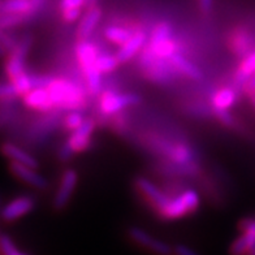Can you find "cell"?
<instances>
[{"mask_svg": "<svg viewBox=\"0 0 255 255\" xmlns=\"http://www.w3.org/2000/svg\"><path fill=\"white\" fill-rule=\"evenodd\" d=\"M47 90L57 110H69L72 112L85 106L84 91L71 81L54 78Z\"/></svg>", "mask_w": 255, "mask_h": 255, "instance_id": "6da1fadb", "label": "cell"}, {"mask_svg": "<svg viewBox=\"0 0 255 255\" xmlns=\"http://www.w3.org/2000/svg\"><path fill=\"white\" fill-rule=\"evenodd\" d=\"M139 65L143 69L144 76L155 84H171L180 74L171 61L155 57L147 48H144L139 55Z\"/></svg>", "mask_w": 255, "mask_h": 255, "instance_id": "7a4b0ae2", "label": "cell"}, {"mask_svg": "<svg viewBox=\"0 0 255 255\" xmlns=\"http://www.w3.org/2000/svg\"><path fill=\"white\" fill-rule=\"evenodd\" d=\"M76 54H77L81 68L86 74L89 93L91 95H97L101 90L102 82L101 73L97 69V48L88 40H80L76 46Z\"/></svg>", "mask_w": 255, "mask_h": 255, "instance_id": "3957f363", "label": "cell"}, {"mask_svg": "<svg viewBox=\"0 0 255 255\" xmlns=\"http://www.w3.org/2000/svg\"><path fill=\"white\" fill-rule=\"evenodd\" d=\"M147 48L155 57L169 60L173 55L178 54L177 46L172 39V27L167 22H160L152 29Z\"/></svg>", "mask_w": 255, "mask_h": 255, "instance_id": "277c9868", "label": "cell"}, {"mask_svg": "<svg viewBox=\"0 0 255 255\" xmlns=\"http://www.w3.org/2000/svg\"><path fill=\"white\" fill-rule=\"evenodd\" d=\"M201 205V198L195 190H185L182 194L177 195L176 198H171L169 203L163 210L159 211V216L165 220H175L182 218L186 214L197 211Z\"/></svg>", "mask_w": 255, "mask_h": 255, "instance_id": "5b68a950", "label": "cell"}, {"mask_svg": "<svg viewBox=\"0 0 255 255\" xmlns=\"http://www.w3.org/2000/svg\"><path fill=\"white\" fill-rule=\"evenodd\" d=\"M148 144L152 150L167 156L172 163L176 164H190L195 163V152L193 148L185 146V144H176L172 142L163 139V138L151 137L148 138Z\"/></svg>", "mask_w": 255, "mask_h": 255, "instance_id": "8992f818", "label": "cell"}, {"mask_svg": "<svg viewBox=\"0 0 255 255\" xmlns=\"http://www.w3.org/2000/svg\"><path fill=\"white\" fill-rule=\"evenodd\" d=\"M33 44V37L31 35H25L17 42V46L9 54L5 63V72L9 78V81H13L14 78L20 77L25 74V59Z\"/></svg>", "mask_w": 255, "mask_h": 255, "instance_id": "52a82bcc", "label": "cell"}, {"mask_svg": "<svg viewBox=\"0 0 255 255\" xmlns=\"http://www.w3.org/2000/svg\"><path fill=\"white\" fill-rule=\"evenodd\" d=\"M35 205H37V201H35L33 195H18V197L8 202L7 205L1 208L0 216H1L4 222L12 223L14 220H18L22 216L27 215L30 211H33Z\"/></svg>", "mask_w": 255, "mask_h": 255, "instance_id": "ba28073f", "label": "cell"}, {"mask_svg": "<svg viewBox=\"0 0 255 255\" xmlns=\"http://www.w3.org/2000/svg\"><path fill=\"white\" fill-rule=\"evenodd\" d=\"M141 102V98L137 94H116L112 91L104 93L101 98V111L104 115H115L125 108L135 106Z\"/></svg>", "mask_w": 255, "mask_h": 255, "instance_id": "9c48e42d", "label": "cell"}, {"mask_svg": "<svg viewBox=\"0 0 255 255\" xmlns=\"http://www.w3.org/2000/svg\"><path fill=\"white\" fill-rule=\"evenodd\" d=\"M242 235L239 239L232 242L229 246L231 255H248L255 249V220L254 219H244L240 223Z\"/></svg>", "mask_w": 255, "mask_h": 255, "instance_id": "30bf717a", "label": "cell"}, {"mask_svg": "<svg viewBox=\"0 0 255 255\" xmlns=\"http://www.w3.org/2000/svg\"><path fill=\"white\" fill-rule=\"evenodd\" d=\"M78 184V173L76 169H67L61 176V181L59 184V189H57L56 194L54 198V208L60 211L65 206L69 203L72 195H73L76 186Z\"/></svg>", "mask_w": 255, "mask_h": 255, "instance_id": "8fae6325", "label": "cell"}, {"mask_svg": "<svg viewBox=\"0 0 255 255\" xmlns=\"http://www.w3.org/2000/svg\"><path fill=\"white\" fill-rule=\"evenodd\" d=\"M129 236L138 245L143 246V248L151 250L152 253L158 255H172L173 254V248L168 245L167 242L160 241V240L155 239L154 236L148 235L147 232L143 231L142 228L138 227H131L129 228Z\"/></svg>", "mask_w": 255, "mask_h": 255, "instance_id": "7c38bea8", "label": "cell"}, {"mask_svg": "<svg viewBox=\"0 0 255 255\" xmlns=\"http://www.w3.org/2000/svg\"><path fill=\"white\" fill-rule=\"evenodd\" d=\"M134 184L138 190L141 191L144 198H147L150 201V203L158 210V212L160 210H163L169 203V201H171L169 195L165 194L164 191H161L154 182H151L147 178L137 177Z\"/></svg>", "mask_w": 255, "mask_h": 255, "instance_id": "4fadbf2b", "label": "cell"}, {"mask_svg": "<svg viewBox=\"0 0 255 255\" xmlns=\"http://www.w3.org/2000/svg\"><path fill=\"white\" fill-rule=\"evenodd\" d=\"M9 171L14 177H17L21 181H24L25 184L30 185L33 188L39 189V190H43V189L48 188V181L46 180V177H43L34 168L16 164V163H10Z\"/></svg>", "mask_w": 255, "mask_h": 255, "instance_id": "5bb4252c", "label": "cell"}, {"mask_svg": "<svg viewBox=\"0 0 255 255\" xmlns=\"http://www.w3.org/2000/svg\"><path fill=\"white\" fill-rule=\"evenodd\" d=\"M44 4L43 0H1L0 14L37 13Z\"/></svg>", "mask_w": 255, "mask_h": 255, "instance_id": "9a60e30c", "label": "cell"}, {"mask_svg": "<svg viewBox=\"0 0 255 255\" xmlns=\"http://www.w3.org/2000/svg\"><path fill=\"white\" fill-rule=\"evenodd\" d=\"M0 151L1 154L8 158L10 160V163H16V164L26 165V167L34 168L37 169L39 167V163L35 159V156H33L31 154H29L27 151H25L24 148L18 147L17 144L12 143V142H4L1 146H0Z\"/></svg>", "mask_w": 255, "mask_h": 255, "instance_id": "2e32d148", "label": "cell"}, {"mask_svg": "<svg viewBox=\"0 0 255 255\" xmlns=\"http://www.w3.org/2000/svg\"><path fill=\"white\" fill-rule=\"evenodd\" d=\"M60 119L61 110L48 112L46 116L40 118L39 120L34 124V127H31L29 134H30V137L33 138V139L42 141V139H44V137H47L50 133H52V131L55 130V128H57Z\"/></svg>", "mask_w": 255, "mask_h": 255, "instance_id": "e0dca14e", "label": "cell"}, {"mask_svg": "<svg viewBox=\"0 0 255 255\" xmlns=\"http://www.w3.org/2000/svg\"><path fill=\"white\" fill-rule=\"evenodd\" d=\"M88 5H90V8L82 16L77 29V35L80 40H86L90 37L93 31L95 30L98 22L101 21L102 17V9L98 7V4L88 3Z\"/></svg>", "mask_w": 255, "mask_h": 255, "instance_id": "ac0fdd59", "label": "cell"}, {"mask_svg": "<svg viewBox=\"0 0 255 255\" xmlns=\"http://www.w3.org/2000/svg\"><path fill=\"white\" fill-rule=\"evenodd\" d=\"M24 104L31 110L42 112H51L55 107L54 101L51 98L47 89H34L24 97Z\"/></svg>", "mask_w": 255, "mask_h": 255, "instance_id": "d6986e66", "label": "cell"}, {"mask_svg": "<svg viewBox=\"0 0 255 255\" xmlns=\"http://www.w3.org/2000/svg\"><path fill=\"white\" fill-rule=\"evenodd\" d=\"M146 40H147V34L144 31H135L133 37L119 48L118 54H116V59L119 60V63H127L133 59L138 54V51L143 47Z\"/></svg>", "mask_w": 255, "mask_h": 255, "instance_id": "ffe728a7", "label": "cell"}, {"mask_svg": "<svg viewBox=\"0 0 255 255\" xmlns=\"http://www.w3.org/2000/svg\"><path fill=\"white\" fill-rule=\"evenodd\" d=\"M169 61L172 63V65L176 68V71L180 74H184L186 77L191 78L194 81H199L203 78V73L201 72L195 64H193L191 61H189L185 56H182L181 54H176L169 59Z\"/></svg>", "mask_w": 255, "mask_h": 255, "instance_id": "44dd1931", "label": "cell"}, {"mask_svg": "<svg viewBox=\"0 0 255 255\" xmlns=\"http://www.w3.org/2000/svg\"><path fill=\"white\" fill-rule=\"evenodd\" d=\"M161 172L164 175L171 176H194L199 173V165L197 163H190V164H176V163H169L161 167Z\"/></svg>", "mask_w": 255, "mask_h": 255, "instance_id": "7402d4cb", "label": "cell"}, {"mask_svg": "<svg viewBox=\"0 0 255 255\" xmlns=\"http://www.w3.org/2000/svg\"><path fill=\"white\" fill-rule=\"evenodd\" d=\"M236 102V93L231 89H222L212 95L211 106L215 110H228Z\"/></svg>", "mask_w": 255, "mask_h": 255, "instance_id": "603a6c76", "label": "cell"}, {"mask_svg": "<svg viewBox=\"0 0 255 255\" xmlns=\"http://www.w3.org/2000/svg\"><path fill=\"white\" fill-rule=\"evenodd\" d=\"M133 34L130 30H128L125 27L121 26H108L104 29V35L107 38L110 42L115 44H125L128 40L130 39L133 37Z\"/></svg>", "mask_w": 255, "mask_h": 255, "instance_id": "cb8c5ba5", "label": "cell"}, {"mask_svg": "<svg viewBox=\"0 0 255 255\" xmlns=\"http://www.w3.org/2000/svg\"><path fill=\"white\" fill-rule=\"evenodd\" d=\"M35 13L29 14H0V29H10V27L22 25L27 21L33 20Z\"/></svg>", "mask_w": 255, "mask_h": 255, "instance_id": "d4e9b609", "label": "cell"}, {"mask_svg": "<svg viewBox=\"0 0 255 255\" xmlns=\"http://www.w3.org/2000/svg\"><path fill=\"white\" fill-rule=\"evenodd\" d=\"M255 73V54L249 55L245 59V61L241 64V67L239 68V71L236 73V81L237 84L245 85L246 81L252 77Z\"/></svg>", "mask_w": 255, "mask_h": 255, "instance_id": "484cf974", "label": "cell"}, {"mask_svg": "<svg viewBox=\"0 0 255 255\" xmlns=\"http://www.w3.org/2000/svg\"><path fill=\"white\" fill-rule=\"evenodd\" d=\"M67 143L69 144V147L72 148L73 152H81L88 150L91 144V137H85V135L76 134L72 133L71 137L68 138Z\"/></svg>", "mask_w": 255, "mask_h": 255, "instance_id": "4316f807", "label": "cell"}, {"mask_svg": "<svg viewBox=\"0 0 255 255\" xmlns=\"http://www.w3.org/2000/svg\"><path fill=\"white\" fill-rule=\"evenodd\" d=\"M119 60L116 56H111V55H101L97 59V69L99 73H110V72L115 71L119 65Z\"/></svg>", "mask_w": 255, "mask_h": 255, "instance_id": "83f0119b", "label": "cell"}, {"mask_svg": "<svg viewBox=\"0 0 255 255\" xmlns=\"http://www.w3.org/2000/svg\"><path fill=\"white\" fill-rule=\"evenodd\" d=\"M0 254L1 255H29L22 253L8 235L0 236Z\"/></svg>", "mask_w": 255, "mask_h": 255, "instance_id": "f1b7e54d", "label": "cell"}, {"mask_svg": "<svg viewBox=\"0 0 255 255\" xmlns=\"http://www.w3.org/2000/svg\"><path fill=\"white\" fill-rule=\"evenodd\" d=\"M85 123L84 115L81 114L80 111H72L64 118V127L72 130L73 133L74 130H77L78 128Z\"/></svg>", "mask_w": 255, "mask_h": 255, "instance_id": "f546056e", "label": "cell"}, {"mask_svg": "<svg viewBox=\"0 0 255 255\" xmlns=\"http://www.w3.org/2000/svg\"><path fill=\"white\" fill-rule=\"evenodd\" d=\"M233 40H235V42H233V50L236 51V54H245L249 48V39L248 37H246V34H236L235 39Z\"/></svg>", "mask_w": 255, "mask_h": 255, "instance_id": "4dcf8cb0", "label": "cell"}, {"mask_svg": "<svg viewBox=\"0 0 255 255\" xmlns=\"http://www.w3.org/2000/svg\"><path fill=\"white\" fill-rule=\"evenodd\" d=\"M0 44L5 48L7 52H12V51L16 48L17 46V40L14 39L7 30H4V29H0Z\"/></svg>", "mask_w": 255, "mask_h": 255, "instance_id": "1f68e13d", "label": "cell"}, {"mask_svg": "<svg viewBox=\"0 0 255 255\" xmlns=\"http://www.w3.org/2000/svg\"><path fill=\"white\" fill-rule=\"evenodd\" d=\"M61 16H63L65 22H76L78 18L82 16V8H68V9H61Z\"/></svg>", "mask_w": 255, "mask_h": 255, "instance_id": "d6a6232c", "label": "cell"}, {"mask_svg": "<svg viewBox=\"0 0 255 255\" xmlns=\"http://www.w3.org/2000/svg\"><path fill=\"white\" fill-rule=\"evenodd\" d=\"M212 112H214V116L224 127H232L233 125V118H232V115L229 114L228 110H215V108H212Z\"/></svg>", "mask_w": 255, "mask_h": 255, "instance_id": "836d02e7", "label": "cell"}, {"mask_svg": "<svg viewBox=\"0 0 255 255\" xmlns=\"http://www.w3.org/2000/svg\"><path fill=\"white\" fill-rule=\"evenodd\" d=\"M16 91L10 84H0V101H10L16 98Z\"/></svg>", "mask_w": 255, "mask_h": 255, "instance_id": "e575fe53", "label": "cell"}, {"mask_svg": "<svg viewBox=\"0 0 255 255\" xmlns=\"http://www.w3.org/2000/svg\"><path fill=\"white\" fill-rule=\"evenodd\" d=\"M88 5V1L85 0H64L61 1V9H68V8H84Z\"/></svg>", "mask_w": 255, "mask_h": 255, "instance_id": "d590c367", "label": "cell"}, {"mask_svg": "<svg viewBox=\"0 0 255 255\" xmlns=\"http://www.w3.org/2000/svg\"><path fill=\"white\" fill-rule=\"evenodd\" d=\"M74 152L72 151V148L69 147V144L65 142V143L61 146L60 148H59V152H57V156H59V159H60L61 161H67L69 160V159L72 158V155H73Z\"/></svg>", "mask_w": 255, "mask_h": 255, "instance_id": "8d00e7d4", "label": "cell"}, {"mask_svg": "<svg viewBox=\"0 0 255 255\" xmlns=\"http://www.w3.org/2000/svg\"><path fill=\"white\" fill-rule=\"evenodd\" d=\"M173 254L175 255H199L198 253L190 249L186 245H177L173 248Z\"/></svg>", "mask_w": 255, "mask_h": 255, "instance_id": "74e56055", "label": "cell"}, {"mask_svg": "<svg viewBox=\"0 0 255 255\" xmlns=\"http://www.w3.org/2000/svg\"><path fill=\"white\" fill-rule=\"evenodd\" d=\"M244 89H245L248 94L255 95V73L246 81L245 85H244Z\"/></svg>", "mask_w": 255, "mask_h": 255, "instance_id": "f35d334b", "label": "cell"}, {"mask_svg": "<svg viewBox=\"0 0 255 255\" xmlns=\"http://www.w3.org/2000/svg\"><path fill=\"white\" fill-rule=\"evenodd\" d=\"M199 8L202 9V12H205V13H208V12H211L212 7H214V3L210 1V0H202L198 3Z\"/></svg>", "mask_w": 255, "mask_h": 255, "instance_id": "ab89813d", "label": "cell"}, {"mask_svg": "<svg viewBox=\"0 0 255 255\" xmlns=\"http://www.w3.org/2000/svg\"><path fill=\"white\" fill-rule=\"evenodd\" d=\"M5 54H7V51H5V48L0 44V57H4L5 56Z\"/></svg>", "mask_w": 255, "mask_h": 255, "instance_id": "60d3db41", "label": "cell"}, {"mask_svg": "<svg viewBox=\"0 0 255 255\" xmlns=\"http://www.w3.org/2000/svg\"><path fill=\"white\" fill-rule=\"evenodd\" d=\"M248 255H255V249H253L252 252L249 253V254H248Z\"/></svg>", "mask_w": 255, "mask_h": 255, "instance_id": "b9f144b4", "label": "cell"}, {"mask_svg": "<svg viewBox=\"0 0 255 255\" xmlns=\"http://www.w3.org/2000/svg\"><path fill=\"white\" fill-rule=\"evenodd\" d=\"M253 102H254V104H255V95H253Z\"/></svg>", "mask_w": 255, "mask_h": 255, "instance_id": "7bdbcfd3", "label": "cell"}, {"mask_svg": "<svg viewBox=\"0 0 255 255\" xmlns=\"http://www.w3.org/2000/svg\"><path fill=\"white\" fill-rule=\"evenodd\" d=\"M0 236H1V233H0Z\"/></svg>", "mask_w": 255, "mask_h": 255, "instance_id": "ee69618b", "label": "cell"}]
</instances>
